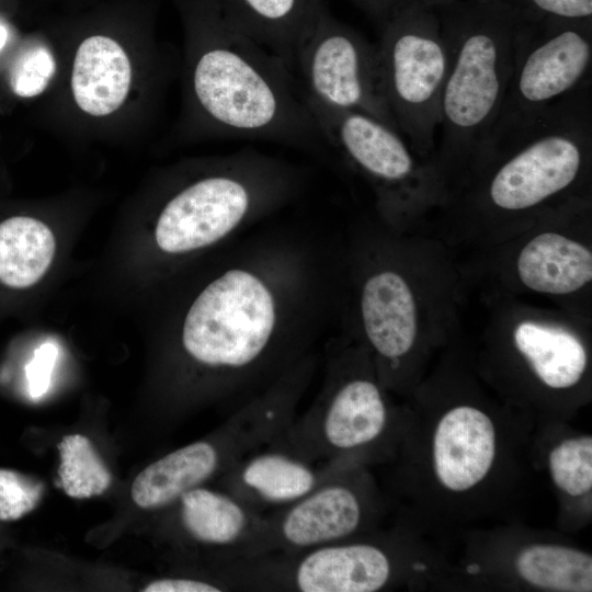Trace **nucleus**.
Returning <instances> with one entry per match:
<instances>
[{"mask_svg":"<svg viewBox=\"0 0 592 592\" xmlns=\"http://www.w3.org/2000/svg\"><path fill=\"white\" fill-rule=\"evenodd\" d=\"M325 250L267 234L232 250L187 306L179 343L232 412L312 352L331 306Z\"/></svg>","mask_w":592,"mask_h":592,"instance_id":"nucleus-1","label":"nucleus"},{"mask_svg":"<svg viewBox=\"0 0 592 592\" xmlns=\"http://www.w3.org/2000/svg\"><path fill=\"white\" fill-rule=\"evenodd\" d=\"M203 44L191 87L197 111L232 139H260L317 150L323 137L294 72L276 55L235 29L216 0H200Z\"/></svg>","mask_w":592,"mask_h":592,"instance_id":"nucleus-2","label":"nucleus"},{"mask_svg":"<svg viewBox=\"0 0 592 592\" xmlns=\"http://www.w3.org/2000/svg\"><path fill=\"white\" fill-rule=\"evenodd\" d=\"M433 8L451 55L437 157L445 168L481 166L511 78L520 16L503 0H454Z\"/></svg>","mask_w":592,"mask_h":592,"instance_id":"nucleus-3","label":"nucleus"},{"mask_svg":"<svg viewBox=\"0 0 592 592\" xmlns=\"http://www.w3.org/2000/svg\"><path fill=\"white\" fill-rule=\"evenodd\" d=\"M591 148L592 83H588L486 160L483 164L493 168L489 169L480 193L497 210L516 213L535 208L580 182Z\"/></svg>","mask_w":592,"mask_h":592,"instance_id":"nucleus-4","label":"nucleus"},{"mask_svg":"<svg viewBox=\"0 0 592 592\" xmlns=\"http://www.w3.org/2000/svg\"><path fill=\"white\" fill-rule=\"evenodd\" d=\"M379 30L376 47L387 106L412 150L426 156L435 149L451 64L440 20L433 7L412 0Z\"/></svg>","mask_w":592,"mask_h":592,"instance_id":"nucleus-5","label":"nucleus"},{"mask_svg":"<svg viewBox=\"0 0 592 592\" xmlns=\"http://www.w3.org/2000/svg\"><path fill=\"white\" fill-rule=\"evenodd\" d=\"M591 70L592 23L520 18L513 69L486 160L527 133L563 98L592 83Z\"/></svg>","mask_w":592,"mask_h":592,"instance_id":"nucleus-6","label":"nucleus"},{"mask_svg":"<svg viewBox=\"0 0 592 592\" xmlns=\"http://www.w3.org/2000/svg\"><path fill=\"white\" fill-rule=\"evenodd\" d=\"M296 411L294 395L283 385L271 386L231 412L213 437L148 465L133 482L134 502L147 510L175 503L186 491L223 476L240 459L269 445L289 425Z\"/></svg>","mask_w":592,"mask_h":592,"instance_id":"nucleus-7","label":"nucleus"},{"mask_svg":"<svg viewBox=\"0 0 592 592\" xmlns=\"http://www.w3.org/2000/svg\"><path fill=\"white\" fill-rule=\"evenodd\" d=\"M355 354L328 344L315 399L269 445L309 463L343 467L349 453L383 435L388 419L384 396L368 374L353 369Z\"/></svg>","mask_w":592,"mask_h":592,"instance_id":"nucleus-8","label":"nucleus"},{"mask_svg":"<svg viewBox=\"0 0 592 592\" xmlns=\"http://www.w3.org/2000/svg\"><path fill=\"white\" fill-rule=\"evenodd\" d=\"M295 69L306 95L335 110L369 115L399 132L384 96L376 45L328 8L299 43Z\"/></svg>","mask_w":592,"mask_h":592,"instance_id":"nucleus-9","label":"nucleus"},{"mask_svg":"<svg viewBox=\"0 0 592 592\" xmlns=\"http://www.w3.org/2000/svg\"><path fill=\"white\" fill-rule=\"evenodd\" d=\"M385 550L345 540L298 553H272L223 566L230 591L375 592L391 577Z\"/></svg>","mask_w":592,"mask_h":592,"instance_id":"nucleus-10","label":"nucleus"},{"mask_svg":"<svg viewBox=\"0 0 592 592\" xmlns=\"http://www.w3.org/2000/svg\"><path fill=\"white\" fill-rule=\"evenodd\" d=\"M303 98L323 139L371 181L385 213L395 214L413 201L419 193L413 185L423 172L398 130L369 115L326 106L305 93Z\"/></svg>","mask_w":592,"mask_h":592,"instance_id":"nucleus-11","label":"nucleus"},{"mask_svg":"<svg viewBox=\"0 0 592 592\" xmlns=\"http://www.w3.org/2000/svg\"><path fill=\"white\" fill-rule=\"evenodd\" d=\"M343 474L344 469L296 502L266 513L262 555L298 553L353 536L361 527L364 505Z\"/></svg>","mask_w":592,"mask_h":592,"instance_id":"nucleus-12","label":"nucleus"},{"mask_svg":"<svg viewBox=\"0 0 592 592\" xmlns=\"http://www.w3.org/2000/svg\"><path fill=\"white\" fill-rule=\"evenodd\" d=\"M175 503L187 537L215 548L223 566L262 555L266 514L224 489L203 486L186 491Z\"/></svg>","mask_w":592,"mask_h":592,"instance_id":"nucleus-13","label":"nucleus"},{"mask_svg":"<svg viewBox=\"0 0 592 592\" xmlns=\"http://www.w3.org/2000/svg\"><path fill=\"white\" fill-rule=\"evenodd\" d=\"M342 466L306 462L266 445L240 459L221 476L224 490L266 514L301 499Z\"/></svg>","mask_w":592,"mask_h":592,"instance_id":"nucleus-14","label":"nucleus"},{"mask_svg":"<svg viewBox=\"0 0 592 592\" xmlns=\"http://www.w3.org/2000/svg\"><path fill=\"white\" fill-rule=\"evenodd\" d=\"M363 334L373 352L395 367L413 346L417 307L406 277L390 266H376L363 277L358 293Z\"/></svg>","mask_w":592,"mask_h":592,"instance_id":"nucleus-15","label":"nucleus"},{"mask_svg":"<svg viewBox=\"0 0 592 592\" xmlns=\"http://www.w3.org/2000/svg\"><path fill=\"white\" fill-rule=\"evenodd\" d=\"M494 451L490 418L474 407H456L443 415L434 434L436 476L449 490H468L488 474Z\"/></svg>","mask_w":592,"mask_h":592,"instance_id":"nucleus-16","label":"nucleus"},{"mask_svg":"<svg viewBox=\"0 0 592 592\" xmlns=\"http://www.w3.org/2000/svg\"><path fill=\"white\" fill-rule=\"evenodd\" d=\"M216 1L235 29L280 57L293 72L299 43L327 9L325 0Z\"/></svg>","mask_w":592,"mask_h":592,"instance_id":"nucleus-17","label":"nucleus"},{"mask_svg":"<svg viewBox=\"0 0 592 592\" xmlns=\"http://www.w3.org/2000/svg\"><path fill=\"white\" fill-rule=\"evenodd\" d=\"M129 59L114 39L94 35L76 54L71 90L77 105L92 116H106L125 101L130 86Z\"/></svg>","mask_w":592,"mask_h":592,"instance_id":"nucleus-18","label":"nucleus"},{"mask_svg":"<svg viewBox=\"0 0 592 592\" xmlns=\"http://www.w3.org/2000/svg\"><path fill=\"white\" fill-rule=\"evenodd\" d=\"M517 273L532 291L553 295L578 291L592 280V253L556 232L531 239L517 258Z\"/></svg>","mask_w":592,"mask_h":592,"instance_id":"nucleus-19","label":"nucleus"},{"mask_svg":"<svg viewBox=\"0 0 592 592\" xmlns=\"http://www.w3.org/2000/svg\"><path fill=\"white\" fill-rule=\"evenodd\" d=\"M514 342L548 387H571L585 371V349L574 334L565 329L524 321L514 331Z\"/></svg>","mask_w":592,"mask_h":592,"instance_id":"nucleus-20","label":"nucleus"},{"mask_svg":"<svg viewBox=\"0 0 592 592\" xmlns=\"http://www.w3.org/2000/svg\"><path fill=\"white\" fill-rule=\"evenodd\" d=\"M56 249L50 228L43 221L11 217L0 224V282L13 288L36 284L48 270Z\"/></svg>","mask_w":592,"mask_h":592,"instance_id":"nucleus-21","label":"nucleus"},{"mask_svg":"<svg viewBox=\"0 0 592 592\" xmlns=\"http://www.w3.org/2000/svg\"><path fill=\"white\" fill-rule=\"evenodd\" d=\"M519 574L528 583L562 592L592 590L591 555L577 549L535 545L524 549L516 560Z\"/></svg>","mask_w":592,"mask_h":592,"instance_id":"nucleus-22","label":"nucleus"},{"mask_svg":"<svg viewBox=\"0 0 592 592\" xmlns=\"http://www.w3.org/2000/svg\"><path fill=\"white\" fill-rule=\"evenodd\" d=\"M57 448L60 455L59 486L67 496L88 499L109 488L111 473L87 436L66 435Z\"/></svg>","mask_w":592,"mask_h":592,"instance_id":"nucleus-23","label":"nucleus"},{"mask_svg":"<svg viewBox=\"0 0 592 592\" xmlns=\"http://www.w3.org/2000/svg\"><path fill=\"white\" fill-rule=\"evenodd\" d=\"M549 469L555 485L572 497L588 493L592 488V439H569L549 455Z\"/></svg>","mask_w":592,"mask_h":592,"instance_id":"nucleus-24","label":"nucleus"},{"mask_svg":"<svg viewBox=\"0 0 592 592\" xmlns=\"http://www.w3.org/2000/svg\"><path fill=\"white\" fill-rule=\"evenodd\" d=\"M44 493L43 482L0 468V520L15 521L33 511Z\"/></svg>","mask_w":592,"mask_h":592,"instance_id":"nucleus-25","label":"nucleus"},{"mask_svg":"<svg viewBox=\"0 0 592 592\" xmlns=\"http://www.w3.org/2000/svg\"><path fill=\"white\" fill-rule=\"evenodd\" d=\"M527 21L592 23V0H503Z\"/></svg>","mask_w":592,"mask_h":592,"instance_id":"nucleus-26","label":"nucleus"},{"mask_svg":"<svg viewBox=\"0 0 592 592\" xmlns=\"http://www.w3.org/2000/svg\"><path fill=\"white\" fill-rule=\"evenodd\" d=\"M55 60L44 47L26 50L14 64L11 72V88L23 98L41 94L55 73Z\"/></svg>","mask_w":592,"mask_h":592,"instance_id":"nucleus-27","label":"nucleus"},{"mask_svg":"<svg viewBox=\"0 0 592 592\" xmlns=\"http://www.w3.org/2000/svg\"><path fill=\"white\" fill-rule=\"evenodd\" d=\"M57 355V346L52 342H45L35 350L26 365L29 388L34 398L43 396L48 390Z\"/></svg>","mask_w":592,"mask_h":592,"instance_id":"nucleus-28","label":"nucleus"},{"mask_svg":"<svg viewBox=\"0 0 592 592\" xmlns=\"http://www.w3.org/2000/svg\"><path fill=\"white\" fill-rule=\"evenodd\" d=\"M144 592H221L229 591L223 582L190 578H164L146 585Z\"/></svg>","mask_w":592,"mask_h":592,"instance_id":"nucleus-29","label":"nucleus"},{"mask_svg":"<svg viewBox=\"0 0 592 592\" xmlns=\"http://www.w3.org/2000/svg\"><path fill=\"white\" fill-rule=\"evenodd\" d=\"M380 26L410 0H351Z\"/></svg>","mask_w":592,"mask_h":592,"instance_id":"nucleus-30","label":"nucleus"},{"mask_svg":"<svg viewBox=\"0 0 592 592\" xmlns=\"http://www.w3.org/2000/svg\"><path fill=\"white\" fill-rule=\"evenodd\" d=\"M410 1H412V0H410ZM413 1H418V2H420L422 4H425V5H429V7H436V5L447 3V2H451V1H454V0H413Z\"/></svg>","mask_w":592,"mask_h":592,"instance_id":"nucleus-31","label":"nucleus"},{"mask_svg":"<svg viewBox=\"0 0 592 592\" xmlns=\"http://www.w3.org/2000/svg\"><path fill=\"white\" fill-rule=\"evenodd\" d=\"M8 39V31L0 24V50L3 48Z\"/></svg>","mask_w":592,"mask_h":592,"instance_id":"nucleus-32","label":"nucleus"}]
</instances>
